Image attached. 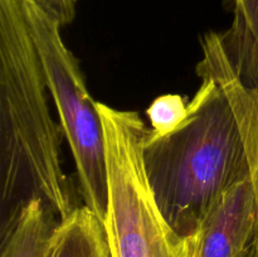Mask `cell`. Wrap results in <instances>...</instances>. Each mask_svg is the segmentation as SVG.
<instances>
[{
    "label": "cell",
    "mask_w": 258,
    "mask_h": 257,
    "mask_svg": "<svg viewBox=\"0 0 258 257\" xmlns=\"http://www.w3.org/2000/svg\"><path fill=\"white\" fill-rule=\"evenodd\" d=\"M59 219L42 201H33L20 214L13 231L0 241V257H44Z\"/></svg>",
    "instance_id": "9"
},
{
    "label": "cell",
    "mask_w": 258,
    "mask_h": 257,
    "mask_svg": "<svg viewBox=\"0 0 258 257\" xmlns=\"http://www.w3.org/2000/svg\"><path fill=\"white\" fill-rule=\"evenodd\" d=\"M199 77H211L221 87L236 116L249 164L258 213V88L246 87L232 71L218 33H207L202 39V59L197 65ZM258 257V231H257Z\"/></svg>",
    "instance_id": "6"
},
{
    "label": "cell",
    "mask_w": 258,
    "mask_h": 257,
    "mask_svg": "<svg viewBox=\"0 0 258 257\" xmlns=\"http://www.w3.org/2000/svg\"><path fill=\"white\" fill-rule=\"evenodd\" d=\"M185 121L173 133L144 141V165L156 203L184 237L236 184L249 164L236 116L216 81L201 77ZM148 133V131H146Z\"/></svg>",
    "instance_id": "2"
},
{
    "label": "cell",
    "mask_w": 258,
    "mask_h": 257,
    "mask_svg": "<svg viewBox=\"0 0 258 257\" xmlns=\"http://www.w3.org/2000/svg\"><path fill=\"white\" fill-rule=\"evenodd\" d=\"M107 159V209L103 224L111 257H193L184 237L161 213L144 165L148 127L136 111L97 102Z\"/></svg>",
    "instance_id": "3"
},
{
    "label": "cell",
    "mask_w": 258,
    "mask_h": 257,
    "mask_svg": "<svg viewBox=\"0 0 258 257\" xmlns=\"http://www.w3.org/2000/svg\"><path fill=\"white\" fill-rule=\"evenodd\" d=\"M231 27L218 33L232 71L246 87L258 88V0H231Z\"/></svg>",
    "instance_id": "7"
},
{
    "label": "cell",
    "mask_w": 258,
    "mask_h": 257,
    "mask_svg": "<svg viewBox=\"0 0 258 257\" xmlns=\"http://www.w3.org/2000/svg\"><path fill=\"white\" fill-rule=\"evenodd\" d=\"M48 92L24 0H0V241L30 202L42 201L59 219L77 207Z\"/></svg>",
    "instance_id": "1"
},
{
    "label": "cell",
    "mask_w": 258,
    "mask_h": 257,
    "mask_svg": "<svg viewBox=\"0 0 258 257\" xmlns=\"http://www.w3.org/2000/svg\"><path fill=\"white\" fill-rule=\"evenodd\" d=\"M29 2L44 12L48 17L55 20L60 27L71 24L75 20L77 0H29Z\"/></svg>",
    "instance_id": "11"
},
{
    "label": "cell",
    "mask_w": 258,
    "mask_h": 257,
    "mask_svg": "<svg viewBox=\"0 0 258 257\" xmlns=\"http://www.w3.org/2000/svg\"><path fill=\"white\" fill-rule=\"evenodd\" d=\"M188 112V103L180 95L159 96L146 110L151 125L146 136L158 139L173 133L185 121Z\"/></svg>",
    "instance_id": "10"
},
{
    "label": "cell",
    "mask_w": 258,
    "mask_h": 257,
    "mask_svg": "<svg viewBox=\"0 0 258 257\" xmlns=\"http://www.w3.org/2000/svg\"><path fill=\"white\" fill-rule=\"evenodd\" d=\"M258 213L251 178L232 186L194 234L193 257H257Z\"/></svg>",
    "instance_id": "5"
},
{
    "label": "cell",
    "mask_w": 258,
    "mask_h": 257,
    "mask_svg": "<svg viewBox=\"0 0 258 257\" xmlns=\"http://www.w3.org/2000/svg\"><path fill=\"white\" fill-rule=\"evenodd\" d=\"M24 12L63 136L75 159L81 198L103 221L107 209V159L97 102L88 92L77 58L63 42L62 27L29 0H24Z\"/></svg>",
    "instance_id": "4"
},
{
    "label": "cell",
    "mask_w": 258,
    "mask_h": 257,
    "mask_svg": "<svg viewBox=\"0 0 258 257\" xmlns=\"http://www.w3.org/2000/svg\"><path fill=\"white\" fill-rule=\"evenodd\" d=\"M44 257H111L103 221L87 206L59 219Z\"/></svg>",
    "instance_id": "8"
}]
</instances>
